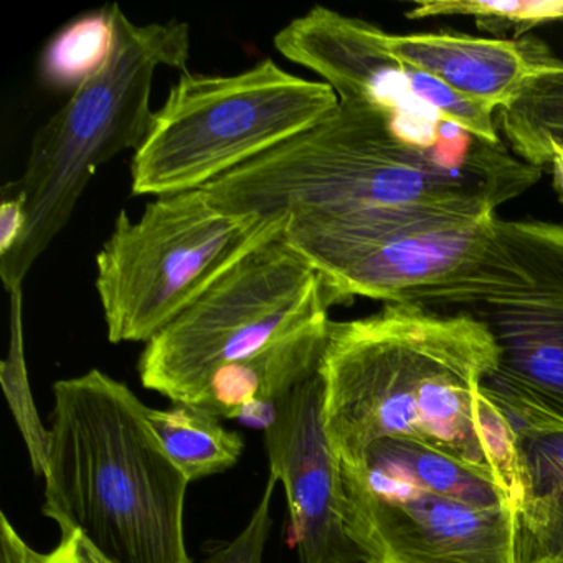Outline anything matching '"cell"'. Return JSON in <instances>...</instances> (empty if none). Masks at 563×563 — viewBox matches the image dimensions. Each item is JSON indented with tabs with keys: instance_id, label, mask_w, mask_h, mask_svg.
Masks as SVG:
<instances>
[{
	"instance_id": "24",
	"label": "cell",
	"mask_w": 563,
	"mask_h": 563,
	"mask_svg": "<svg viewBox=\"0 0 563 563\" xmlns=\"http://www.w3.org/2000/svg\"><path fill=\"white\" fill-rule=\"evenodd\" d=\"M553 183H555L556 190L563 199V150H556L553 153L552 163Z\"/></svg>"
},
{
	"instance_id": "11",
	"label": "cell",
	"mask_w": 563,
	"mask_h": 563,
	"mask_svg": "<svg viewBox=\"0 0 563 563\" xmlns=\"http://www.w3.org/2000/svg\"><path fill=\"white\" fill-rule=\"evenodd\" d=\"M275 47L318 75L339 101L446 121L484 143L504 144L497 110L401 64L385 45V31L371 22L316 5L276 34Z\"/></svg>"
},
{
	"instance_id": "2",
	"label": "cell",
	"mask_w": 563,
	"mask_h": 563,
	"mask_svg": "<svg viewBox=\"0 0 563 563\" xmlns=\"http://www.w3.org/2000/svg\"><path fill=\"white\" fill-rule=\"evenodd\" d=\"M497 365L493 334L466 314L390 302L329 322L321 372L335 454L355 460L375 441L407 438L496 479L489 446L504 411L484 382Z\"/></svg>"
},
{
	"instance_id": "3",
	"label": "cell",
	"mask_w": 563,
	"mask_h": 563,
	"mask_svg": "<svg viewBox=\"0 0 563 563\" xmlns=\"http://www.w3.org/2000/svg\"><path fill=\"white\" fill-rule=\"evenodd\" d=\"M42 512L110 563H192L190 481L146 420V405L98 368L54 385Z\"/></svg>"
},
{
	"instance_id": "25",
	"label": "cell",
	"mask_w": 563,
	"mask_h": 563,
	"mask_svg": "<svg viewBox=\"0 0 563 563\" xmlns=\"http://www.w3.org/2000/svg\"><path fill=\"white\" fill-rule=\"evenodd\" d=\"M361 563H380V562H377V560L367 559V560H364V562H361Z\"/></svg>"
},
{
	"instance_id": "20",
	"label": "cell",
	"mask_w": 563,
	"mask_h": 563,
	"mask_svg": "<svg viewBox=\"0 0 563 563\" xmlns=\"http://www.w3.org/2000/svg\"><path fill=\"white\" fill-rule=\"evenodd\" d=\"M405 18L421 21L431 18H471L493 34L514 32L520 37L547 22L563 21V0H433L420 2Z\"/></svg>"
},
{
	"instance_id": "14",
	"label": "cell",
	"mask_w": 563,
	"mask_h": 563,
	"mask_svg": "<svg viewBox=\"0 0 563 563\" xmlns=\"http://www.w3.org/2000/svg\"><path fill=\"white\" fill-rule=\"evenodd\" d=\"M489 394L509 418L519 450L514 562L563 563V420L529 401Z\"/></svg>"
},
{
	"instance_id": "22",
	"label": "cell",
	"mask_w": 563,
	"mask_h": 563,
	"mask_svg": "<svg viewBox=\"0 0 563 563\" xmlns=\"http://www.w3.org/2000/svg\"><path fill=\"white\" fill-rule=\"evenodd\" d=\"M276 484L278 479L269 474L262 499L242 532L230 542L217 545L202 563H263L266 542L272 532V500Z\"/></svg>"
},
{
	"instance_id": "1",
	"label": "cell",
	"mask_w": 563,
	"mask_h": 563,
	"mask_svg": "<svg viewBox=\"0 0 563 563\" xmlns=\"http://www.w3.org/2000/svg\"><path fill=\"white\" fill-rule=\"evenodd\" d=\"M542 169L446 121L341 101L311 130L206 187L230 212L275 220L430 209L494 216Z\"/></svg>"
},
{
	"instance_id": "5",
	"label": "cell",
	"mask_w": 563,
	"mask_h": 563,
	"mask_svg": "<svg viewBox=\"0 0 563 563\" xmlns=\"http://www.w3.org/2000/svg\"><path fill=\"white\" fill-rule=\"evenodd\" d=\"M341 461L345 532L380 563H516L514 510L490 474L407 438Z\"/></svg>"
},
{
	"instance_id": "17",
	"label": "cell",
	"mask_w": 563,
	"mask_h": 563,
	"mask_svg": "<svg viewBox=\"0 0 563 563\" xmlns=\"http://www.w3.org/2000/svg\"><path fill=\"white\" fill-rule=\"evenodd\" d=\"M146 420L169 460L187 479H203L235 466L245 450L239 431L227 430L220 418L190 405L169 410L146 407Z\"/></svg>"
},
{
	"instance_id": "19",
	"label": "cell",
	"mask_w": 563,
	"mask_h": 563,
	"mask_svg": "<svg viewBox=\"0 0 563 563\" xmlns=\"http://www.w3.org/2000/svg\"><path fill=\"white\" fill-rule=\"evenodd\" d=\"M11 345L5 361L0 364V382L19 430L27 444L35 474L44 476L51 450V430L44 427L35 407L25 362L24 322H22V289L12 292Z\"/></svg>"
},
{
	"instance_id": "21",
	"label": "cell",
	"mask_w": 563,
	"mask_h": 563,
	"mask_svg": "<svg viewBox=\"0 0 563 563\" xmlns=\"http://www.w3.org/2000/svg\"><path fill=\"white\" fill-rule=\"evenodd\" d=\"M0 563H110L81 533H62L51 552H38L29 545L14 523L0 514Z\"/></svg>"
},
{
	"instance_id": "16",
	"label": "cell",
	"mask_w": 563,
	"mask_h": 563,
	"mask_svg": "<svg viewBox=\"0 0 563 563\" xmlns=\"http://www.w3.org/2000/svg\"><path fill=\"white\" fill-rule=\"evenodd\" d=\"M497 126L510 153L542 169L563 150V62L530 75L497 110Z\"/></svg>"
},
{
	"instance_id": "23",
	"label": "cell",
	"mask_w": 563,
	"mask_h": 563,
	"mask_svg": "<svg viewBox=\"0 0 563 563\" xmlns=\"http://www.w3.org/2000/svg\"><path fill=\"white\" fill-rule=\"evenodd\" d=\"M25 230L24 203L15 194L2 187V206H0V256L8 255Z\"/></svg>"
},
{
	"instance_id": "8",
	"label": "cell",
	"mask_w": 563,
	"mask_h": 563,
	"mask_svg": "<svg viewBox=\"0 0 563 563\" xmlns=\"http://www.w3.org/2000/svg\"><path fill=\"white\" fill-rule=\"evenodd\" d=\"M404 305L486 325L499 365L484 387L563 420V225L496 217L470 269Z\"/></svg>"
},
{
	"instance_id": "10",
	"label": "cell",
	"mask_w": 563,
	"mask_h": 563,
	"mask_svg": "<svg viewBox=\"0 0 563 563\" xmlns=\"http://www.w3.org/2000/svg\"><path fill=\"white\" fill-rule=\"evenodd\" d=\"M494 216L382 210L289 217L285 239L321 276L329 305L371 298L411 302L479 260Z\"/></svg>"
},
{
	"instance_id": "6",
	"label": "cell",
	"mask_w": 563,
	"mask_h": 563,
	"mask_svg": "<svg viewBox=\"0 0 563 563\" xmlns=\"http://www.w3.org/2000/svg\"><path fill=\"white\" fill-rule=\"evenodd\" d=\"M339 97L272 58L235 75L184 74L131 163L136 196L206 189L328 120Z\"/></svg>"
},
{
	"instance_id": "18",
	"label": "cell",
	"mask_w": 563,
	"mask_h": 563,
	"mask_svg": "<svg viewBox=\"0 0 563 563\" xmlns=\"http://www.w3.org/2000/svg\"><path fill=\"white\" fill-rule=\"evenodd\" d=\"M117 4L78 15L45 45L38 60V78L48 90L74 93L97 74L114 47Z\"/></svg>"
},
{
	"instance_id": "12",
	"label": "cell",
	"mask_w": 563,
	"mask_h": 563,
	"mask_svg": "<svg viewBox=\"0 0 563 563\" xmlns=\"http://www.w3.org/2000/svg\"><path fill=\"white\" fill-rule=\"evenodd\" d=\"M263 441L269 474L285 487L288 543L299 563L367 560L345 532L341 461L325 430L322 372L283 398Z\"/></svg>"
},
{
	"instance_id": "9",
	"label": "cell",
	"mask_w": 563,
	"mask_h": 563,
	"mask_svg": "<svg viewBox=\"0 0 563 563\" xmlns=\"http://www.w3.org/2000/svg\"><path fill=\"white\" fill-rule=\"evenodd\" d=\"M329 309L321 276L278 233L147 342L137 365L141 384L174 404H190L219 368L328 319Z\"/></svg>"
},
{
	"instance_id": "7",
	"label": "cell",
	"mask_w": 563,
	"mask_h": 563,
	"mask_svg": "<svg viewBox=\"0 0 563 563\" xmlns=\"http://www.w3.org/2000/svg\"><path fill=\"white\" fill-rule=\"evenodd\" d=\"M288 219L230 212L209 190L161 196L121 212L97 256V291L113 344L150 342Z\"/></svg>"
},
{
	"instance_id": "4",
	"label": "cell",
	"mask_w": 563,
	"mask_h": 563,
	"mask_svg": "<svg viewBox=\"0 0 563 563\" xmlns=\"http://www.w3.org/2000/svg\"><path fill=\"white\" fill-rule=\"evenodd\" d=\"M114 21L117 38L107 64L37 131L24 173L4 186L25 212L21 240L0 256V276L11 295L68 225L97 170L124 151L136 153L146 140L157 68L187 74L189 25L134 24L118 4Z\"/></svg>"
},
{
	"instance_id": "13",
	"label": "cell",
	"mask_w": 563,
	"mask_h": 563,
	"mask_svg": "<svg viewBox=\"0 0 563 563\" xmlns=\"http://www.w3.org/2000/svg\"><path fill=\"white\" fill-rule=\"evenodd\" d=\"M385 45L407 67L494 110L504 107L530 75L559 62L539 38L504 41L457 32H385Z\"/></svg>"
},
{
	"instance_id": "15",
	"label": "cell",
	"mask_w": 563,
	"mask_h": 563,
	"mask_svg": "<svg viewBox=\"0 0 563 563\" xmlns=\"http://www.w3.org/2000/svg\"><path fill=\"white\" fill-rule=\"evenodd\" d=\"M329 322L331 318L322 319L252 357L219 368L187 405L225 420H233L246 405L278 407L302 382L321 372Z\"/></svg>"
}]
</instances>
